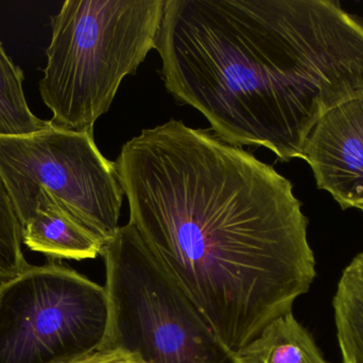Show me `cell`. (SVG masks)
Returning a JSON list of instances; mask_svg holds the SVG:
<instances>
[{"label":"cell","mask_w":363,"mask_h":363,"mask_svg":"<svg viewBox=\"0 0 363 363\" xmlns=\"http://www.w3.org/2000/svg\"><path fill=\"white\" fill-rule=\"evenodd\" d=\"M301 159L311 166L318 188L343 210L363 211V96L334 107L315 123Z\"/></svg>","instance_id":"52a82bcc"},{"label":"cell","mask_w":363,"mask_h":363,"mask_svg":"<svg viewBox=\"0 0 363 363\" xmlns=\"http://www.w3.org/2000/svg\"><path fill=\"white\" fill-rule=\"evenodd\" d=\"M21 244V227L16 209L0 174V283L18 276L30 266Z\"/></svg>","instance_id":"7c38bea8"},{"label":"cell","mask_w":363,"mask_h":363,"mask_svg":"<svg viewBox=\"0 0 363 363\" xmlns=\"http://www.w3.org/2000/svg\"><path fill=\"white\" fill-rule=\"evenodd\" d=\"M110 324L104 347L147 363H235L131 223L104 243Z\"/></svg>","instance_id":"277c9868"},{"label":"cell","mask_w":363,"mask_h":363,"mask_svg":"<svg viewBox=\"0 0 363 363\" xmlns=\"http://www.w3.org/2000/svg\"><path fill=\"white\" fill-rule=\"evenodd\" d=\"M155 49L179 104L283 162L328 111L363 96V23L330 0H165Z\"/></svg>","instance_id":"7a4b0ae2"},{"label":"cell","mask_w":363,"mask_h":363,"mask_svg":"<svg viewBox=\"0 0 363 363\" xmlns=\"http://www.w3.org/2000/svg\"><path fill=\"white\" fill-rule=\"evenodd\" d=\"M233 356L235 363H328L292 311L269 323Z\"/></svg>","instance_id":"9c48e42d"},{"label":"cell","mask_w":363,"mask_h":363,"mask_svg":"<svg viewBox=\"0 0 363 363\" xmlns=\"http://www.w3.org/2000/svg\"><path fill=\"white\" fill-rule=\"evenodd\" d=\"M165 0H66L51 17L40 92L59 129L94 131L157 47Z\"/></svg>","instance_id":"3957f363"},{"label":"cell","mask_w":363,"mask_h":363,"mask_svg":"<svg viewBox=\"0 0 363 363\" xmlns=\"http://www.w3.org/2000/svg\"><path fill=\"white\" fill-rule=\"evenodd\" d=\"M333 308L343 363H363V251L343 270Z\"/></svg>","instance_id":"30bf717a"},{"label":"cell","mask_w":363,"mask_h":363,"mask_svg":"<svg viewBox=\"0 0 363 363\" xmlns=\"http://www.w3.org/2000/svg\"><path fill=\"white\" fill-rule=\"evenodd\" d=\"M0 174L18 217L46 191L104 243L121 227L125 192L116 163L102 155L94 131L49 126L28 136H0Z\"/></svg>","instance_id":"8992f818"},{"label":"cell","mask_w":363,"mask_h":363,"mask_svg":"<svg viewBox=\"0 0 363 363\" xmlns=\"http://www.w3.org/2000/svg\"><path fill=\"white\" fill-rule=\"evenodd\" d=\"M106 287L55 260L0 283V363H63L104 347Z\"/></svg>","instance_id":"5b68a950"},{"label":"cell","mask_w":363,"mask_h":363,"mask_svg":"<svg viewBox=\"0 0 363 363\" xmlns=\"http://www.w3.org/2000/svg\"><path fill=\"white\" fill-rule=\"evenodd\" d=\"M63 363H147L135 354L118 347H102L91 353Z\"/></svg>","instance_id":"4fadbf2b"},{"label":"cell","mask_w":363,"mask_h":363,"mask_svg":"<svg viewBox=\"0 0 363 363\" xmlns=\"http://www.w3.org/2000/svg\"><path fill=\"white\" fill-rule=\"evenodd\" d=\"M115 163L129 223L230 353L311 289L308 219L272 166L177 119L143 130Z\"/></svg>","instance_id":"6da1fadb"},{"label":"cell","mask_w":363,"mask_h":363,"mask_svg":"<svg viewBox=\"0 0 363 363\" xmlns=\"http://www.w3.org/2000/svg\"><path fill=\"white\" fill-rule=\"evenodd\" d=\"M23 79V70L9 57L0 42V136H28L50 126L28 106Z\"/></svg>","instance_id":"8fae6325"},{"label":"cell","mask_w":363,"mask_h":363,"mask_svg":"<svg viewBox=\"0 0 363 363\" xmlns=\"http://www.w3.org/2000/svg\"><path fill=\"white\" fill-rule=\"evenodd\" d=\"M18 220L23 244L49 260L82 261L101 256L104 241L74 219L48 192L40 191Z\"/></svg>","instance_id":"ba28073f"}]
</instances>
